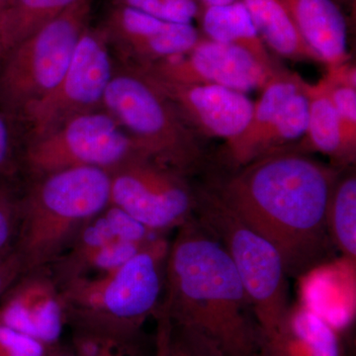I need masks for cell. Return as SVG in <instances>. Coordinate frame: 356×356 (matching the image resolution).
Listing matches in <instances>:
<instances>
[{"mask_svg": "<svg viewBox=\"0 0 356 356\" xmlns=\"http://www.w3.org/2000/svg\"><path fill=\"white\" fill-rule=\"evenodd\" d=\"M154 343H156V356H163V337L158 327L154 334Z\"/></svg>", "mask_w": 356, "mask_h": 356, "instance_id": "34", "label": "cell"}, {"mask_svg": "<svg viewBox=\"0 0 356 356\" xmlns=\"http://www.w3.org/2000/svg\"><path fill=\"white\" fill-rule=\"evenodd\" d=\"M168 247V238L156 236L118 268L58 286L67 325L121 334L144 332L163 301Z\"/></svg>", "mask_w": 356, "mask_h": 356, "instance_id": "4", "label": "cell"}, {"mask_svg": "<svg viewBox=\"0 0 356 356\" xmlns=\"http://www.w3.org/2000/svg\"><path fill=\"white\" fill-rule=\"evenodd\" d=\"M336 1L341 2V3H353L355 0H336Z\"/></svg>", "mask_w": 356, "mask_h": 356, "instance_id": "35", "label": "cell"}, {"mask_svg": "<svg viewBox=\"0 0 356 356\" xmlns=\"http://www.w3.org/2000/svg\"><path fill=\"white\" fill-rule=\"evenodd\" d=\"M271 53L287 60L320 63L305 43L283 0H241Z\"/></svg>", "mask_w": 356, "mask_h": 356, "instance_id": "19", "label": "cell"}, {"mask_svg": "<svg viewBox=\"0 0 356 356\" xmlns=\"http://www.w3.org/2000/svg\"><path fill=\"white\" fill-rule=\"evenodd\" d=\"M303 79L283 70L262 88L261 95L254 103L247 127L235 139L226 142L227 156L235 168L250 163L255 149L270 127L274 117L283 105L301 89Z\"/></svg>", "mask_w": 356, "mask_h": 356, "instance_id": "17", "label": "cell"}, {"mask_svg": "<svg viewBox=\"0 0 356 356\" xmlns=\"http://www.w3.org/2000/svg\"><path fill=\"white\" fill-rule=\"evenodd\" d=\"M194 217L221 243L236 267L259 336L273 334L290 308L288 276L278 250L236 216L209 187L195 192Z\"/></svg>", "mask_w": 356, "mask_h": 356, "instance_id": "6", "label": "cell"}, {"mask_svg": "<svg viewBox=\"0 0 356 356\" xmlns=\"http://www.w3.org/2000/svg\"><path fill=\"white\" fill-rule=\"evenodd\" d=\"M309 48L327 67L350 60L348 26L336 0H283Z\"/></svg>", "mask_w": 356, "mask_h": 356, "instance_id": "16", "label": "cell"}, {"mask_svg": "<svg viewBox=\"0 0 356 356\" xmlns=\"http://www.w3.org/2000/svg\"><path fill=\"white\" fill-rule=\"evenodd\" d=\"M70 327V344L76 356H156L154 337L149 341L144 332L121 334L81 325Z\"/></svg>", "mask_w": 356, "mask_h": 356, "instance_id": "23", "label": "cell"}, {"mask_svg": "<svg viewBox=\"0 0 356 356\" xmlns=\"http://www.w3.org/2000/svg\"><path fill=\"white\" fill-rule=\"evenodd\" d=\"M197 20L205 38L238 47L269 69L282 70L262 41L241 0L227 6L202 7Z\"/></svg>", "mask_w": 356, "mask_h": 356, "instance_id": "18", "label": "cell"}, {"mask_svg": "<svg viewBox=\"0 0 356 356\" xmlns=\"http://www.w3.org/2000/svg\"><path fill=\"white\" fill-rule=\"evenodd\" d=\"M0 58H1V47H0Z\"/></svg>", "mask_w": 356, "mask_h": 356, "instance_id": "36", "label": "cell"}, {"mask_svg": "<svg viewBox=\"0 0 356 356\" xmlns=\"http://www.w3.org/2000/svg\"><path fill=\"white\" fill-rule=\"evenodd\" d=\"M168 22L192 24L197 20L201 6L199 0H163Z\"/></svg>", "mask_w": 356, "mask_h": 356, "instance_id": "30", "label": "cell"}, {"mask_svg": "<svg viewBox=\"0 0 356 356\" xmlns=\"http://www.w3.org/2000/svg\"><path fill=\"white\" fill-rule=\"evenodd\" d=\"M79 0H0L1 58Z\"/></svg>", "mask_w": 356, "mask_h": 356, "instance_id": "21", "label": "cell"}, {"mask_svg": "<svg viewBox=\"0 0 356 356\" xmlns=\"http://www.w3.org/2000/svg\"><path fill=\"white\" fill-rule=\"evenodd\" d=\"M103 108L154 161L182 175L202 161V137L142 70L115 67Z\"/></svg>", "mask_w": 356, "mask_h": 356, "instance_id": "5", "label": "cell"}, {"mask_svg": "<svg viewBox=\"0 0 356 356\" xmlns=\"http://www.w3.org/2000/svg\"><path fill=\"white\" fill-rule=\"evenodd\" d=\"M161 308L172 324L204 332L227 356H259V327L236 267L194 216L170 242Z\"/></svg>", "mask_w": 356, "mask_h": 356, "instance_id": "2", "label": "cell"}, {"mask_svg": "<svg viewBox=\"0 0 356 356\" xmlns=\"http://www.w3.org/2000/svg\"><path fill=\"white\" fill-rule=\"evenodd\" d=\"M331 98L341 123V136L348 154H356V69L350 60L327 67L320 79Z\"/></svg>", "mask_w": 356, "mask_h": 356, "instance_id": "24", "label": "cell"}, {"mask_svg": "<svg viewBox=\"0 0 356 356\" xmlns=\"http://www.w3.org/2000/svg\"><path fill=\"white\" fill-rule=\"evenodd\" d=\"M19 226V200L0 185V257L13 252Z\"/></svg>", "mask_w": 356, "mask_h": 356, "instance_id": "27", "label": "cell"}, {"mask_svg": "<svg viewBox=\"0 0 356 356\" xmlns=\"http://www.w3.org/2000/svg\"><path fill=\"white\" fill-rule=\"evenodd\" d=\"M102 26L122 65L137 69L186 53L201 38L193 24L168 22L122 6H111Z\"/></svg>", "mask_w": 356, "mask_h": 356, "instance_id": "12", "label": "cell"}, {"mask_svg": "<svg viewBox=\"0 0 356 356\" xmlns=\"http://www.w3.org/2000/svg\"><path fill=\"white\" fill-rule=\"evenodd\" d=\"M109 203V170L84 166L36 177L19 200L13 252L21 273L50 266L81 227Z\"/></svg>", "mask_w": 356, "mask_h": 356, "instance_id": "3", "label": "cell"}, {"mask_svg": "<svg viewBox=\"0 0 356 356\" xmlns=\"http://www.w3.org/2000/svg\"><path fill=\"white\" fill-rule=\"evenodd\" d=\"M339 173L288 147L236 168L209 188L278 250L288 277H302L331 254L327 209Z\"/></svg>", "mask_w": 356, "mask_h": 356, "instance_id": "1", "label": "cell"}, {"mask_svg": "<svg viewBox=\"0 0 356 356\" xmlns=\"http://www.w3.org/2000/svg\"><path fill=\"white\" fill-rule=\"evenodd\" d=\"M0 321L44 346L62 341L67 316L50 268L21 274L0 298Z\"/></svg>", "mask_w": 356, "mask_h": 356, "instance_id": "14", "label": "cell"}, {"mask_svg": "<svg viewBox=\"0 0 356 356\" xmlns=\"http://www.w3.org/2000/svg\"><path fill=\"white\" fill-rule=\"evenodd\" d=\"M154 318L163 337V356H227L221 346L204 332L172 324L161 307Z\"/></svg>", "mask_w": 356, "mask_h": 356, "instance_id": "26", "label": "cell"}, {"mask_svg": "<svg viewBox=\"0 0 356 356\" xmlns=\"http://www.w3.org/2000/svg\"><path fill=\"white\" fill-rule=\"evenodd\" d=\"M259 356H343L339 332L310 308L290 307L280 327L259 336Z\"/></svg>", "mask_w": 356, "mask_h": 356, "instance_id": "15", "label": "cell"}, {"mask_svg": "<svg viewBox=\"0 0 356 356\" xmlns=\"http://www.w3.org/2000/svg\"><path fill=\"white\" fill-rule=\"evenodd\" d=\"M115 67L102 26H88L60 83L21 115L29 128V142L48 135L77 115L103 108Z\"/></svg>", "mask_w": 356, "mask_h": 356, "instance_id": "9", "label": "cell"}, {"mask_svg": "<svg viewBox=\"0 0 356 356\" xmlns=\"http://www.w3.org/2000/svg\"><path fill=\"white\" fill-rule=\"evenodd\" d=\"M112 6L130 7L140 13L168 21L163 0H112Z\"/></svg>", "mask_w": 356, "mask_h": 356, "instance_id": "32", "label": "cell"}, {"mask_svg": "<svg viewBox=\"0 0 356 356\" xmlns=\"http://www.w3.org/2000/svg\"><path fill=\"white\" fill-rule=\"evenodd\" d=\"M146 74L200 137L229 142L247 127L254 109L247 93L211 84L172 83Z\"/></svg>", "mask_w": 356, "mask_h": 356, "instance_id": "13", "label": "cell"}, {"mask_svg": "<svg viewBox=\"0 0 356 356\" xmlns=\"http://www.w3.org/2000/svg\"><path fill=\"white\" fill-rule=\"evenodd\" d=\"M139 158L149 156L114 117L102 108L77 115L48 135L30 140L23 159L36 178L84 166L110 172Z\"/></svg>", "mask_w": 356, "mask_h": 356, "instance_id": "8", "label": "cell"}, {"mask_svg": "<svg viewBox=\"0 0 356 356\" xmlns=\"http://www.w3.org/2000/svg\"><path fill=\"white\" fill-rule=\"evenodd\" d=\"M139 70L172 83L211 84L243 93L261 91L283 70L269 69L248 51L205 37L186 53Z\"/></svg>", "mask_w": 356, "mask_h": 356, "instance_id": "11", "label": "cell"}, {"mask_svg": "<svg viewBox=\"0 0 356 356\" xmlns=\"http://www.w3.org/2000/svg\"><path fill=\"white\" fill-rule=\"evenodd\" d=\"M109 204L163 234L194 216L195 191L182 173L153 159L139 158L110 170Z\"/></svg>", "mask_w": 356, "mask_h": 356, "instance_id": "10", "label": "cell"}, {"mask_svg": "<svg viewBox=\"0 0 356 356\" xmlns=\"http://www.w3.org/2000/svg\"><path fill=\"white\" fill-rule=\"evenodd\" d=\"M238 0H199L202 7L227 6Z\"/></svg>", "mask_w": 356, "mask_h": 356, "instance_id": "33", "label": "cell"}, {"mask_svg": "<svg viewBox=\"0 0 356 356\" xmlns=\"http://www.w3.org/2000/svg\"><path fill=\"white\" fill-rule=\"evenodd\" d=\"M302 88L308 100V121L301 139L303 149L299 151L317 152L343 165L355 161L344 147L339 116L322 81L312 84L303 81Z\"/></svg>", "mask_w": 356, "mask_h": 356, "instance_id": "20", "label": "cell"}, {"mask_svg": "<svg viewBox=\"0 0 356 356\" xmlns=\"http://www.w3.org/2000/svg\"><path fill=\"white\" fill-rule=\"evenodd\" d=\"M307 121L308 100L301 86L298 92L295 93L274 117L270 127L255 149L252 161L266 154L288 149L292 143L301 140L305 135Z\"/></svg>", "mask_w": 356, "mask_h": 356, "instance_id": "25", "label": "cell"}, {"mask_svg": "<svg viewBox=\"0 0 356 356\" xmlns=\"http://www.w3.org/2000/svg\"><path fill=\"white\" fill-rule=\"evenodd\" d=\"M91 0H79L0 58V106L18 117L46 97L69 67L89 26Z\"/></svg>", "mask_w": 356, "mask_h": 356, "instance_id": "7", "label": "cell"}, {"mask_svg": "<svg viewBox=\"0 0 356 356\" xmlns=\"http://www.w3.org/2000/svg\"><path fill=\"white\" fill-rule=\"evenodd\" d=\"M21 274L19 262L13 252L0 257V298Z\"/></svg>", "mask_w": 356, "mask_h": 356, "instance_id": "31", "label": "cell"}, {"mask_svg": "<svg viewBox=\"0 0 356 356\" xmlns=\"http://www.w3.org/2000/svg\"><path fill=\"white\" fill-rule=\"evenodd\" d=\"M15 138L10 116L0 111V180L8 177L14 168Z\"/></svg>", "mask_w": 356, "mask_h": 356, "instance_id": "29", "label": "cell"}, {"mask_svg": "<svg viewBox=\"0 0 356 356\" xmlns=\"http://www.w3.org/2000/svg\"><path fill=\"white\" fill-rule=\"evenodd\" d=\"M330 238L346 261L356 259V177L355 172L339 173L332 187L327 209Z\"/></svg>", "mask_w": 356, "mask_h": 356, "instance_id": "22", "label": "cell"}, {"mask_svg": "<svg viewBox=\"0 0 356 356\" xmlns=\"http://www.w3.org/2000/svg\"><path fill=\"white\" fill-rule=\"evenodd\" d=\"M49 348L0 321V356H46Z\"/></svg>", "mask_w": 356, "mask_h": 356, "instance_id": "28", "label": "cell"}]
</instances>
